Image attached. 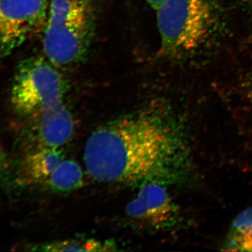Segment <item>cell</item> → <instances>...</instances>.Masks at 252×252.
<instances>
[{"instance_id": "obj_1", "label": "cell", "mask_w": 252, "mask_h": 252, "mask_svg": "<svg viewBox=\"0 0 252 252\" xmlns=\"http://www.w3.org/2000/svg\"><path fill=\"white\" fill-rule=\"evenodd\" d=\"M175 154L171 127L157 111L145 109L97 127L86 142L84 159L94 180L130 185L161 177Z\"/></svg>"}, {"instance_id": "obj_2", "label": "cell", "mask_w": 252, "mask_h": 252, "mask_svg": "<svg viewBox=\"0 0 252 252\" xmlns=\"http://www.w3.org/2000/svg\"><path fill=\"white\" fill-rule=\"evenodd\" d=\"M157 11L160 51L172 59L196 54L213 38L220 23L215 0H167Z\"/></svg>"}, {"instance_id": "obj_3", "label": "cell", "mask_w": 252, "mask_h": 252, "mask_svg": "<svg viewBox=\"0 0 252 252\" xmlns=\"http://www.w3.org/2000/svg\"><path fill=\"white\" fill-rule=\"evenodd\" d=\"M95 30L93 0H51L43 48L54 65H72L84 59Z\"/></svg>"}, {"instance_id": "obj_4", "label": "cell", "mask_w": 252, "mask_h": 252, "mask_svg": "<svg viewBox=\"0 0 252 252\" xmlns=\"http://www.w3.org/2000/svg\"><path fill=\"white\" fill-rule=\"evenodd\" d=\"M47 59L32 57L17 67L11 100L18 114L35 118L46 109L63 102L66 83Z\"/></svg>"}, {"instance_id": "obj_5", "label": "cell", "mask_w": 252, "mask_h": 252, "mask_svg": "<svg viewBox=\"0 0 252 252\" xmlns=\"http://www.w3.org/2000/svg\"><path fill=\"white\" fill-rule=\"evenodd\" d=\"M51 0H0V59L45 26Z\"/></svg>"}, {"instance_id": "obj_6", "label": "cell", "mask_w": 252, "mask_h": 252, "mask_svg": "<svg viewBox=\"0 0 252 252\" xmlns=\"http://www.w3.org/2000/svg\"><path fill=\"white\" fill-rule=\"evenodd\" d=\"M126 212L136 223L157 229L172 224L176 217V207L166 189L156 181L142 184Z\"/></svg>"}, {"instance_id": "obj_7", "label": "cell", "mask_w": 252, "mask_h": 252, "mask_svg": "<svg viewBox=\"0 0 252 252\" xmlns=\"http://www.w3.org/2000/svg\"><path fill=\"white\" fill-rule=\"evenodd\" d=\"M35 118L36 133L44 147L59 149L72 137L74 120L64 102L51 106Z\"/></svg>"}, {"instance_id": "obj_8", "label": "cell", "mask_w": 252, "mask_h": 252, "mask_svg": "<svg viewBox=\"0 0 252 252\" xmlns=\"http://www.w3.org/2000/svg\"><path fill=\"white\" fill-rule=\"evenodd\" d=\"M57 148L44 147L32 152L24 162V177L32 182L46 181L61 162Z\"/></svg>"}, {"instance_id": "obj_9", "label": "cell", "mask_w": 252, "mask_h": 252, "mask_svg": "<svg viewBox=\"0 0 252 252\" xmlns=\"http://www.w3.org/2000/svg\"><path fill=\"white\" fill-rule=\"evenodd\" d=\"M84 175L79 164L72 160H64L46 180L50 188L57 192H67L78 189L83 185Z\"/></svg>"}, {"instance_id": "obj_10", "label": "cell", "mask_w": 252, "mask_h": 252, "mask_svg": "<svg viewBox=\"0 0 252 252\" xmlns=\"http://www.w3.org/2000/svg\"><path fill=\"white\" fill-rule=\"evenodd\" d=\"M225 247L230 251L252 252V207L240 213L233 222Z\"/></svg>"}, {"instance_id": "obj_11", "label": "cell", "mask_w": 252, "mask_h": 252, "mask_svg": "<svg viewBox=\"0 0 252 252\" xmlns=\"http://www.w3.org/2000/svg\"><path fill=\"white\" fill-rule=\"evenodd\" d=\"M32 251L42 252H112L117 246L109 241L96 240H68L33 246Z\"/></svg>"}, {"instance_id": "obj_12", "label": "cell", "mask_w": 252, "mask_h": 252, "mask_svg": "<svg viewBox=\"0 0 252 252\" xmlns=\"http://www.w3.org/2000/svg\"><path fill=\"white\" fill-rule=\"evenodd\" d=\"M7 167V159L2 147L0 145V174L4 171Z\"/></svg>"}, {"instance_id": "obj_13", "label": "cell", "mask_w": 252, "mask_h": 252, "mask_svg": "<svg viewBox=\"0 0 252 252\" xmlns=\"http://www.w3.org/2000/svg\"><path fill=\"white\" fill-rule=\"evenodd\" d=\"M145 1H147L154 9L157 11L164 3L166 2L167 0H145Z\"/></svg>"}, {"instance_id": "obj_14", "label": "cell", "mask_w": 252, "mask_h": 252, "mask_svg": "<svg viewBox=\"0 0 252 252\" xmlns=\"http://www.w3.org/2000/svg\"><path fill=\"white\" fill-rule=\"evenodd\" d=\"M249 93H250V97H251V98L252 99V84H251V86H250V91H249Z\"/></svg>"}, {"instance_id": "obj_15", "label": "cell", "mask_w": 252, "mask_h": 252, "mask_svg": "<svg viewBox=\"0 0 252 252\" xmlns=\"http://www.w3.org/2000/svg\"><path fill=\"white\" fill-rule=\"evenodd\" d=\"M248 2L252 9V0H248Z\"/></svg>"}]
</instances>
